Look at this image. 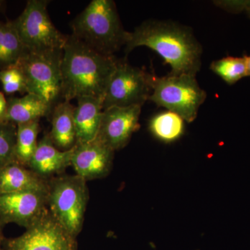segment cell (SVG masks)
Returning a JSON list of instances; mask_svg holds the SVG:
<instances>
[{
    "mask_svg": "<svg viewBox=\"0 0 250 250\" xmlns=\"http://www.w3.org/2000/svg\"><path fill=\"white\" fill-rule=\"evenodd\" d=\"M141 108V106H113L103 110L100 129L95 139L114 152L124 148L133 134L140 128Z\"/></svg>",
    "mask_w": 250,
    "mask_h": 250,
    "instance_id": "obj_11",
    "label": "cell"
},
{
    "mask_svg": "<svg viewBox=\"0 0 250 250\" xmlns=\"http://www.w3.org/2000/svg\"><path fill=\"white\" fill-rule=\"evenodd\" d=\"M247 68V77L250 76V56H244Z\"/></svg>",
    "mask_w": 250,
    "mask_h": 250,
    "instance_id": "obj_26",
    "label": "cell"
},
{
    "mask_svg": "<svg viewBox=\"0 0 250 250\" xmlns=\"http://www.w3.org/2000/svg\"><path fill=\"white\" fill-rule=\"evenodd\" d=\"M72 35L103 55L112 57L126 44L127 32L112 0H93L72 21Z\"/></svg>",
    "mask_w": 250,
    "mask_h": 250,
    "instance_id": "obj_3",
    "label": "cell"
},
{
    "mask_svg": "<svg viewBox=\"0 0 250 250\" xmlns=\"http://www.w3.org/2000/svg\"><path fill=\"white\" fill-rule=\"evenodd\" d=\"M154 75L118 60L103 100V110L118 106H141L149 100Z\"/></svg>",
    "mask_w": 250,
    "mask_h": 250,
    "instance_id": "obj_8",
    "label": "cell"
},
{
    "mask_svg": "<svg viewBox=\"0 0 250 250\" xmlns=\"http://www.w3.org/2000/svg\"><path fill=\"white\" fill-rule=\"evenodd\" d=\"M7 102V113L4 121L16 125L40 121L41 118L51 114L53 109L42 99L30 93L21 98H9Z\"/></svg>",
    "mask_w": 250,
    "mask_h": 250,
    "instance_id": "obj_17",
    "label": "cell"
},
{
    "mask_svg": "<svg viewBox=\"0 0 250 250\" xmlns=\"http://www.w3.org/2000/svg\"><path fill=\"white\" fill-rule=\"evenodd\" d=\"M75 106L70 102H59L52 113V129L49 137L54 146L62 151L70 150L76 146L74 111Z\"/></svg>",
    "mask_w": 250,
    "mask_h": 250,
    "instance_id": "obj_16",
    "label": "cell"
},
{
    "mask_svg": "<svg viewBox=\"0 0 250 250\" xmlns=\"http://www.w3.org/2000/svg\"><path fill=\"white\" fill-rule=\"evenodd\" d=\"M74 111L76 146L96 139L103 112V100L83 97L77 99Z\"/></svg>",
    "mask_w": 250,
    "mask_h": 250,
    "instance_id": "obj_15",
    "label": "cell"
},
{
    "mask_svg": "<svg viewBox=\"0 0 250 250\" xmlns=\"http://www.w3.org/2000/svg\"><path fill=\"white\" fill-rule=\"evenodd\" d=\"M214 2L219 7L229 12L236 14L245 12L250 18V0H230Z\"/></svg>",
    "mask_w": 250,
    "mask_h": 250,
    "instance_id": "obj_24",
    "label": "cell"
},
{
    "mask_svg": "<svg viewBox=\"0 0 250 250\" xmlns=\"http://www.w3.org/2000/svg\"><path fill=\"white\" fill-rule=\"evenodd\" d=\"M88 197L86 182L77 174L49 179L47 206L49 212L75 238L83 228Z\"/></svg>",
    "mask_w": 250,
    "mask_h": 250,
    "instance_id": "obj_4",
    "label": "cell"
},
{
    "mask_svg": "<svg viewBox=\"0 0 250 250\" xmlns=\"http://www.w3.org/2000/svg\"><path fill=\"white\" fill-rule=\"evenodd\" d=\"M8 102L4 93L0 92V122L5 121L7 113Z\"/></svg>",
    "mask_w": 250,
    "mask_h": 250,
    "instance_id": "obj_25",
    "label": "cell"
},
{
    "mask_svg": "<svg viewBox=\"0 0 250 250\" xmlns=\"http://www.w3.org/2000/svg\"><path fill=\"white\" fill-rule=\"evenodd\" d=\"M145 46L171 67L170 75L196 76L202 65V48L190 28L172 22L147 21L127 32L125 53Z\"/></svg>",
    "mask_w": 250,
    "mask_h": 250,
    "instance_id": "obj_1",
    "label": "cell"
},
{
    "mask_svg": "<svg viewBox=\"0 0 250 250\" xmlns=\"http://www.w3.org/2000/svg\"><path fill=\"white\" fill-rule=\"evenodd\" d=\"M62 52H25L18 62L25 77L27 93L36 95L52 108L62 98Z\"/></svg>",
    "mask_w": 250,
    "mask_h": 250,
    "instance_id": "obj_7",
    "label": "cell"
},
{
    "mask_svg": "<svg viewBox=\"0 0 250 250\" xmlns=\"http://www.w3.org/2000/svg\"><path fill=\"white\" fill-rule=\"evenodd\" d=\"M4 250H76V238L62 228L49 210L21 236L4 239Z\"/></svg>",
    "mask_w": 250,
    "mask_h": 250,
    "instance_id": "obj_9",
    "label": "cell"
},
{
    "mask_svg": "<svg viewBox=\"0 0 250 250\" xmlns=\"http://www.w3.org/2000/svg\"><path fill=\"white\" fill-rule=\"evenodd\" d=\"M25 52L12 21H0V70L17 64Z\"/></svg>",
    "mask_w": 250,
    "mask_h": 250,
    "instance_id": "obj_18",
    "label": "cell"
},
{
    "mask_svg": "<svg viewBox=\"0 0 250 250\" xmlns=\"http://www.w3.org/2000/svg\"><path fill=\"white\" fill-rule=\"evenodd\" d=\"M114 151L97 139L75 146L71 166L85 182L106 177L113 166Z\"/></svg>",
    "mask_w": 250,
    "mask_h": 250,
    "instance_id": "obj_12",
    "label": "cell"
},
{
    "mask_svg": "<svg viewBox=\"0 0 250 250\" xmlns=\"http://www.w3.org/2000/svg\"><path fill=\"white\" fill-rule=\"evenodd\" d=\"M48 182L17 161L0 167V194L24 191L47 193Z\"/></svg>",
    "mask_w": 250,
    "mask_h": 250,
    "instance_id": "obj_14",
    "label": "cell"
},
{
    "mask_svg": "<svg viewBox=\"0 0 250 250\" xmlns=\"http://www.w3.org/2000/svg\"><path fill=\"white\" fill-rule=\"evenodd\" d=\"M210 70L229 85L247 77L246 60L243 57H227L210 64Z\"/></svg>",
    "mask_w": 250,
    "mask_h": 250,
    "instance_id": "obj_21",
    "label": "cell"
},
{
    "mask_svg": "<svg viewBox=\"0 0 250 250\" xmlns=\"http://www.w3.org/2000/svg\"><path fill=\"white\" fill-rule=\"evenodd\" d=\"M75 147L70 150H60L55 147L49 135H45L38 143L28 167L42 178L49 180L71 166Z\"/></svg>",
    "mask_w": 250,
    "mask_h": 250,
    "instance_id": "obj_13",
    "label": "cell"
},
{
    "mask_svg": "<svg viewBox=\"0 0 250 250\" xmlns=\"http://www.w3.org/2000/svg\"><path fill=\"white\" fill-rule=\"evenodd\" d=\"M118 61L68 35L61 65L62 98L67 102L83 97L103 100Z\"/></svg>",
    "mask_w": 250,
    "mask_h": 250,
    "instance_id": "obj_2",
    "label": "cell"
},
{
    "mask_svg": "<svg viewBox=\"0 0 250 250\" xmlns=\"http://www.w3.org/2000/svg\"><path fill=\"white\" fill-rule=\"evenodd\" d=\"M49 1L29 0L22 14L12 21L26 52L43 53L63 50L68 35L54 26L47 11Z\"/></svg>",
    "mask_w": 250,
    "mask_h": 250,
    "instance_id": "obj_5",
    "label": "cell"
},
{
    "mask_svg": "<svg viewBox=\"0 0 250 250\" xmlns=\"http://www.w3.org/2000/svg\"><path fill=\"white\" fill-rule=\"evenodd\" d=\"M17 125L9 122H0V167L16 160Z\"/></svg>",
    "mask_w": 250,
    "mask_h": 250,
    "instance_id": "obj_22",
    "label": "cell"
},
{
    "mask_svg": "<svg viewBox=\"0 0 250 250\" xmlns=\"http://www.w3.org/2000/svg\"><path fill=\"white\" fill-rule=\"evenodd\" d=\"M4 237L2 234V229H0V250H4L3 247V242H4Z\"/></svg>",
    "mask_w": 250,
    "mask_h": 250,
    "instance_id": "obj_27",
    "label": "cell"
},
{
    "mask_svg": "<svg viewBox=\"0 0 250 250\" xmlns=\"http://www.w3.org/2000/svg\"><path fill=\"white\" fill-rule=\"evenodd\" d=\"M0 82L7 95L27 93L25 77L18 63L0 70Z\"/></svg>",
    "mask_w": 250,
    "mask_h": 250,
    "instance_id": "obj_23",
    "label": "cell"
},
{
    "mask_svg": "<svg viewBox=\"0 0 250 250\" xmlns=\"http://www.w3.org/2000/svg\"><path fill=\"white\" fill-rule=\"evenodd\" d=\"M149 129L158 139L166 143L172 142L183 134L184 121L173 112H163L151 120Z\"/></svg>",
    "mask_w": 250,
    "mask_h": 250,
    "instance_id": "obj_20",
    "label": "cell"
},
{
    "mask_svg": "<svg viewBox=\"0 0 250 250\" xmlns=\"http://www.w3.org/2000/svg\"><path fill=\"white\" fill-rule=\"evenodd\" d=\"M48 210L47 192L0 194V229L9 223L17 224L27 229Z\"/></svg>",
    "mask_w": 250,
    "mask_h": 250,
    "instance_id": "obj_10",
    "label": "cell"
},
{
    "mask_svg": "<svg viewBox=\"0 0 250 250\" xmlns=\"http://www.w3.org/2000/svg\"><path fill=\"white\" fill-rule=\"evenodd\" d=\"M206 99L207 93L193 75H168L162 77L154 75L153 77L149 101L179 115L188 123L196 119Z\"/></svg>",
    "mask_w": 250,
    "mask_h": 250,
    "instance_id": "obj_6",
    "label": "cell"
},
{
    "mask_svg": "<svg viewBox=\"0 0 250 250\" xmlns=\"http://www.w3.org/2000/svg\"><path fill=\"white\" fill-rule=\"evenodd\" d=\"M40 131L39 121L17 125L15 156L16 160L24 166L29 165L38 146L37 137Z\"/></svg>",
    "mask_w": 250,
    "mask_h": 250,
    "instance_id": "obj_19",
    "label": "cell"
}]
</instances>
